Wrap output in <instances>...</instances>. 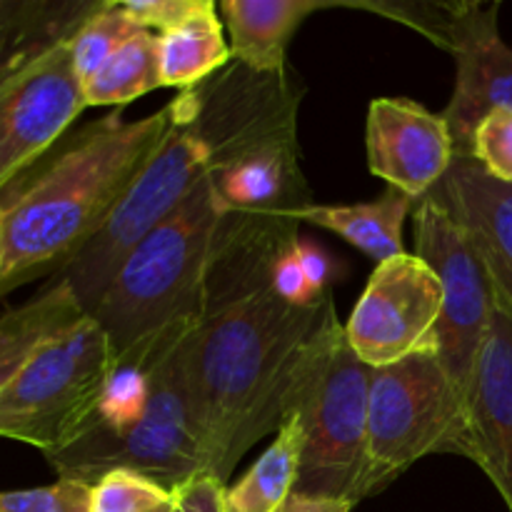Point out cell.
<instances>
[{
	"instance_id": "obj_1",
	"label": "cell",
	"mask_w": 512,
	"mask_h": 512,
	"mask_svg": "<svg viewBox=\"0 0 512 512\" xmlns=\"http://www.w3.org/2000/svg\"><path fill=\"white\" fill-rule=\"evenodd\" d=\"M173 125L108 223L60 270L88 313L125 255L185 203L200 185L245 150L298 130L300 93L283 73H255L230 63L213 78L183 90Z\"/></svg>"
},
{
	"instance_id": "obj_2",
	"label": "cell",
	"mask_w": 512,
	"mask_h": 512,
	"mask_svg": "<svg viewBox=\"0 0 512 512\" xmlns=\"http://www.w3.org/2000/svg\"><path fill=\"white\" fill-rule=\"evenodd\" d=\"M333 313V298L298 308L260 288L203 315L190 335V378L210 478L228 485L243 455L278 433L305 353Z\"/></svg>"
},
{
	"instance_id": "obj_3",
	"label": "cell",
	"mask_w": 512,
	"mask_h": 512,
	"mask_svg": "<svg viewBox=\"0 0 512 512\" xmlns=\"http://www.w3.org/2000/svg\"><path fill=\"white\" fill-rule=\"evenodd\" d=\"M173 103L140 120L120 113L90 123L3 200L0 295L48 270H63L125 198L173 125Z\"/></svg>"
},
{
	"instance_id": "obj_4",
	"label": "cell",
	"mask_w": 512,
	"mask_h": 512,
	"mask_svg": "<svg viewBox=\"0 0 512 512\" xmlns=\"http://www.w3.org/2000/svg\"><path fill=\"white\" fill-rule=\"evenodd\" d=\"M220 220L208 178L125 255L88 310L108 335L118 370L145 373L163 350L198 330Z\"/></svg>"
},
{
	"instance_id": "obj_5",
	"label": "cell",
	"mask_w": 512,
	"mask_h": 512,
	"mask_svg": "<svg viewBox=\"0 0 512 512\" xmlns=\"http://www.w3.org/2000/svg\"><path fill=\"white\" fill-rule=\"evenodd\" d=\"M190 335L145 370V403L133 418L93 423L78 443L48 458L58 478L95 485L113 470H133L163 488L180 490L208 475L203 418L190 378Z\"/></svg>"
},
{
	"instance_id": "obj_6",
	"label": "cell",
	"mask_w": 512,
	"mask_h": 512,
	"mask_svg": "<svg viewBox=\"0 0 512 512\" xmlns=\"http://www.w3.org/2000/svg\"><path fill=\"white\" fill-rule=\"evenodd\" d=\"M373 368L350 350L338 315H330L305 353L285 418L303 428L295 493L358 505L368 460V398Z\"/></svg>"
},
{
	"instance_id": "obj_7",
	"label": "cell",
	"mask_w": 512,
	"mask_h": 512,
	"mask_svg": "<svg viewBox=\"0 0 512 512\" xmlns=\"http://www.w3.org/2000/svg\"><path fill=\"white\" fill-rule=\"evenodd\" d=\"M118 365L108 335L88 313L40 345L0 390V438L63 453L93 428Z\"/></svg>"
},
{
	"instance_id": "obj_8",
	"label": "cell",
	"mask_w": 512,
	"mask_h": 512,
	"mask_svg": "<svg viewBox=\"0 0 512 512\" xmlns=\"http://www.w3.org/2000/svg\"><path fill=\"white\" fill-rule=\"evenodd\" d=\"M468 458L465 408L435 353L373 370L368 398V460L360 498L380 493L425 455Z\"/></svg>"
},
{
	"instance_id": "obj_9",
	"label": "cell",
	"mask_w": 512,
	"mask_h": 512,
	"mask_svg": "<svg viewBox=\"0 0 512 512\" xmlns=\"http://www.w3.org/2000/svg\"><path fill=\"white\" fill-rule=\"evenodd\" d=\"M415 255L443 285L438 360L465 408L493 315V283L470 235L433 193L415 205Z\"/></svg>"
},
{
	"instance_id": "obj_10",
	"label": "cell",
	"mask_w": 512,
	"mask_h": 512,
	"mask_svg": "<svg viewBox=\"0 0 512 512\" xmlns=\"http://www.w3.org/2000/svg\"><path fill=\"white\" fill-rule=\"evenodd\" d=\"M443 285L418 255L375 265L345 328L350 350L368 368H388L420 353L438 355Z\"/></svg>"
},
{
	"instance_id": "obj_11",
	"label": "cell",
	"mask_w": 512,
	"mask_h": 512,
	"mask_svg": "<svg viewBox=\"0 0 512 512\" xmlns=\"http://www.w3.org/2000/svg\"><path fill=\"white\" fill-rule=\"evenodd\" d=\"M88 108L70 40L0 75V195Z\"/></svg>"
},
{
	"instance_id": "obj_12",
	"label": "cell",
	"mask_w": 512,
	"mask_h": 512,
	"mask_svg": "<svg viewBox=\"0 0 512 512\" xmlns=\"http://www.w3.org/2000/svg\"><path fill=\"white\" fill-rule=\"evenodd\" d=\"M500 3H450V50L455 90L443 118L455 143V158H470L475 128L498 108L512 110V48L500 38Z\"/></svg>"
},
{
	"instance_id": "obj_13",
	"label": "cell",
	"mask_w": 512,
	"mask_h": 512,
	"mask_svg": "<svg viewBox=\"0 0 512 512\" xmlns=\"http://www.w3.org/2000/svg\"><path fill=\"white\" fill-rule=\"evenodd\" d=\"M368 168L415 203L433 193L455 160L443 115L408 98H375L365 125Z\"/></svg>"
},
{
	"instance_id": "obj_14",
	"label": "cell",
	"mask_w": 512,
	"mask_h": 512,
	"mask_svg": "<svg viewBox=\"0 0 512 512\" xmlns=\"http://www.w3.org/2000/svg\"><path fill=\"white\" fill-rule=\"evenodd\" d=\"M470 453L512 512V313L493 290V315L468 405Z\"/></svg>"
},
{
	"instance_id": "obj_15",
	"label": "cell",
	"mask_w": 512,
	"mask_h": 512,
	"mask_svg": "<svg viewBox=\"0 0 512 512\" xmlns=\"http://www.w3.org/2000/svg\"><path fill=\"white\" fill-rule=\"evenodd\" d=\"M210 180L220 213L240 223L300 225L295 213L313 203L300 170L298 130L245 150Z\"/></svg>"
},
{
	"instance_id": "obj_16",
	"label": "cell",
	"mask_w": 512,
	"mask_h": 512,
	"mask_svg": "<svg viewBox=\"0 0 512 512\" xmlns=\"http://www.w3.org/2000/svg\"><path fill=\"white\" fill-rule=\"evenodd\" d=\"M433 195L470 235L493 290L512 313V185L490 178L473 158H455Z\"/></svg>"
},
{
	"instance_id": "obj_17",
	"label": "cell",
	"mask_w": 512,
	"mask_h": 512,
	"mask_svg": "<svg viewBox=\"0 0 512 512\" xmlns=\"http://www.w3.org/2000/svg\"><path fill=\"white\" fill-rule=\"evenodd\" d=\"M338 8L335 0H220L233 63L255 73H283L285 53L308 15Z\"/></svg>"
},
{
	"instance_id": "obj_18",
	"label": "cell",
	"mask_w": 512,
	"mask_h": 512,
	"mask_svg": "<svg viewBox=\"0 0 512 512\" xmlns=\"http://www.w3.org/2000/svg\"><path fill=\"white\" fill-rule=\"evenodd\" d=\"M415 200L395 188H385L380 198L355 205L308 203L295 213V223H310L340 235L345 243L375 260V265L405 253L403 225L415 210Z\"/></svg>"
},
{
	"instance_id": "obj_19",
	"label": "cell",
	"mask_w": 512,
	"mask_h": 512,
	"mask_svg": "<svg viewBox=\"0 0 512 512\" xmlns=\"http://www.w3.org/2000/svg\"><path fill=\"white\" fill-rule=\"evenodd\" d=\"M85 315L68 280L58 278L35 298L0 315V390L55 335L73 328Z\"/></svg>"
},
{
	"instance_id": "obj_20",
	"label": "cell",
	"mask_w": 512,
	"mask_h": 512,
	"mask_svg": "<svg viewBox=\"0 0 512 512\" xmlns=\"http://www.w3.org/2000/svg\"><path fill=\"white\" fill-rule=\"evenodd\" d=\"M160 75L165 88H195L233 63L225 23L213 0L175 28L158 33Z\"/></svg>"
},
{
	"instance_id": "obj_21",
	"label": "cell",
	"mask_w": 512,
	"mask_h": 512,
	"mask_svg": "<svg viewBox=\"0 0 512 512\" xmlns=\"http://www.w3.org/2000/svg\"><path fill=\"white\" fill-rule=\"evenodd\" d=\"M303 458V428L295 418H285L273 443L235 485L225 488L223 512H275L298 483Z\"/></svg>"
},
{
	"instance_id": "obj_22",
	"label": "cell",
	"mask_w": 512,
	"mask_h": 512,
	"mask_svg": "<svg viewBox=\"0 0 512 512\" xmlns=\"http://www.w3.org/2000/svg\"><path fill=\"white\" fill-rule=\"evenodd\" d=\"M163 88L158 33H135L103 68L83 83L88 108L93 105H128Z\"/></svg>"
},
{
	"instance_id": "obj_23",
	"label": "cell",
	"mask_w": 512,
	"mask_h": 512,
	"mask_svg": "<svg viewBox=\"0 0 512 512\" xmlns=\"http://www.w3.org/2000/svg\"><path fill=\"white\" fill-rule=\"evenodd\" d=\"M333 275L335 263L323 248L295 238L270 265L268 290L288 305L315 308L330 298Z\"/></svg>"
},
{
	"instance_id": "obj_24",
	"label": "cell",
	"mask_w": 512,
	"mask_h": 512,
	"mask_svg": "<svg viewBox=\"0 0 512 512\" xmlns=\"http://www.w3.org/2000/svg\"><path fill=\"white\" fill-rule=\"evenodd\" d=\"M135 33H140V28L125 15L120 3L105 0L70 38V53L80 83L98 73Z\"/></svg>"
},
{
	"instance_id": "obj_25",
	"label": "cell",
	"mask_w": 512,
	"mask_h": 512,
	"mask_svg": "<svg viewBox=\"0 0 512 512\" xmlns=\"http://www.w3.org/2000/svg\"><path fill=\"white\" fill-rule=\"evenodd\" d=\"M178 490L133 470H113L90 490V512H173Z\"/></svg>"
},
{
	"instance_id": "obj_26",
	"label": "cell",
	"mask_w": 512,
	"mask_h": 512,
	"mask_svg": "<svg viewBox=\"0 0 512 512\" xmlns=\"http://www.w3.org/2000/svg\"><path fill=\"white\" fill-rule=\"evenodd\" d=\"M470 158L498 183L512 185V110L498 108L475 128Z\"/></svg>"
},
{
	"instance_id": "obj_27",
	"label": "cell",
	"mask_w": 512,
	"mask_h": 512,
	"mask_svg": "<svg viewBox=\"0 0 512 512\" xmlns=\"http://www.w3.org/2000/svg\"><path fill=\"white\" fill-rule=\"evenodd\" d=\"M93 485L58 478V483L30 490H0V512H90Z\"/></svg>"
},
{
	"instance_id": "obj_28",
	"label": "cell",
	"mask_w": 512,
	"mask_h": 512,
	"mask_svg": "<svg viewBox=\"0 0 512 512\" xmlns=\"http://www.w3.org/2000/svg\"><path fill=\"white\" fill-rule=\"evenodd\" d=\"M205 3L208 0H123L120 8L140 30L165 33L198 13Z\"/></svg>"
},
{
	"instance_id": "obj_29",
	"label": "cell",
	"mask_w": 512,
	"mask_h": 512,
	"mask_svg": "<svg viewBox=\"0 0 512 512\" xmlns=\"http://www.w3.org/2000/svg\"><path fill=\"white\" fill-rule=\"evenodd\" d=\"M225 488L228 485L210 478V475L195 478L193 483L178 490V503H175L173 512H223Z\"/></svg>"
},
{
	"instance_id": "obj_30",
	"label": "cell",
	"mask_w": 512,
	"mask_h": 512,
	"mask_svg": "<svg viewBox=\"0 0 512 512\" xmlns=\"http://www.w3.org/2000/svg\"><path fill=\"white\" fill-rule=\"evenodd\" d=\"M353 508L355 505L348 500L293 493L275 512H350Z\"/></svg>"
},
{
	"instance_id": "obj_31",
	"label": "cell",
	"mask_w": 512,
	"mask_h": 512,
	"mask_svg": "<svg viewBox=\"0 0 512 512\" xmlns=\"http://www.w3.org/2000/svg\"><path fill=\"white\" fill-rule=\"evenodd\" d=\"M0 218H3V200H0ZM0 265H3V248H0Z\"/></svg>"
}]
</instances>
